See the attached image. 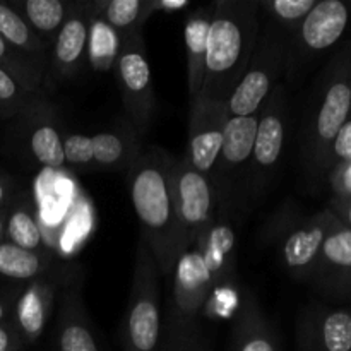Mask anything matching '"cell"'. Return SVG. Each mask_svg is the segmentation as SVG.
<instances>
[{"label": "cell", "mask_w": 351, "mask_h": 351, "mask_svg": "<svg viewBox=\"0 0 351 351\" xmlns=\"http://www.w3.org/2000/svg\"><path fill=\"white\" fill-rule=\"evenodd\" d=\"M10 194H12V189H10V180L9 178H0V211H2L3 206L9 202Z\"/></svg>", "instance_id": "obj_34"}, {"label": "cell", "mask_w": 351, "mask_h": 351, "mask_svg": "<svg viewBox=\"0 0 351 351\" xmlns=\"http://www.w3.org/2000/svg\"><path fill=\"white\" fill-rule=\"evenodd\" d=\"M93 5L88 2H72L67 19L55 34L48 53L47 72L51 79L74 77L84 65L89 47Z\"/></svg>", "instance_id": "obj_13"}, {"label": "cell", "mask_w": 351, "mask_h": 351, "mask_svg": "<svg viewBox=\"0 0 351 351\" xmlns=\"http://www.w3.org/2000/svg\"><path fill=\"white\" fill-rule=\"evenodd\" d=\"M0 36L14 47L23 51L29 58L45 67L48 65V45L34 33L29 24L21 17L17 10H14L9 3L0 2Z\"/></svg>", "instance_id": "obj_25"}, {"label": "cell", "mask_w": 351, "mask_h": 351, "mask_svg": "<svg viewBox=\"0 0 351 351\" xmlns=\"http://www.w3.org/2000/svg\"><path fill=\"white\" fill-rule=\"evenodd\" d=\"M24 341L12 322L0 324V351H23Z\"/></svg>", "instance_id": "obj_32"}, {"label": "cell", "mask_w": 351, "mask_h": 351, "mask_svg": "<svg viewBox=\"0 0 351 351\" xmlns=\"http://www.w3.org/2000/svg\"><path fill=\"white\" fill-rule=\"evenodd\" d=\"M257 115L226 117L223 129L221 149L211 171V182L218 192L219 204L232 192V185L247 178L254 143H256Z\"/></svg>", "instance_id": "obj_11"}, {"label": "cell", "mask_w": 351, "mask_h": 351, "mask_svg": "<svg viewBox=\"0 0 351 351\" xmlns=\"http://www.w3.org/2000/svg\"><path fill=\"white\" fill-rule=\"evenodd\" d=\"M171 191L178 225L184 233L185 245L191 247L218 218V192L211 178L191 167L187 158H175L171 168Z\"/></svg>", "instance_id": "obj_8"}, {"label": "cell", "mask_w": 351, "mask_h": 351, "mask_svg": "<svg viewBox=\"0 0 351 351\" xmlns=\"http://www.w3.org/2000/svg\"><path fill=\"white\" fill-rule=\"evenodd\" d=\"M311 281L331 298H348L351 288V228L335 216L315 261Z\"/></svg>", "instance_id": "obj_14"}, {"label": "cell", "mask_w": 351, "mask_h": 351, "mask_svg": "<svg viewBox=\"0 0 351 351\" xmlns=\"http://www.w3.org/2000/svg\"><path fill=\"white\" fill-rule=\"evenodd\" d=\"M225 103L199 99L191 108L189 144L184 156L199 173L211 177V171L221 149L225 129Z\"/></svg>", "instance_id": "obj_15"}, {"label": "cell", "mask_w": 351, "mask_h": 351, "mask_svg": "<svg viewBox=\"0 0 351 351\" xmlns=\"http://www.w3.org/2000/svg\"><path fill=\"white\" fill-rule=\"evenodd\" d=\"M257 0H216L206 43L204 82L199 99L225 103L242 79L259 36Z\"/></svg>", "instance_id": "obj_2"}, {"label": "cell", "mask_w": 351, "mask_h": 351, "mask_svg": "<svg viewBox=\"0 0 351 351\" xmlns=\"http://www.w3.org/2000/svg\"><path fill=\"white\" fill-rule=\"evenodd\" d=\"M300 351H351V314L346 307L314 305L298 324Z\"/></svg>", "instance_id": "obj_17"}, {"label": "cell", "mask_w": 351, "mask_h": 351, "mask_svg": "<svg viewBox=\"0 0 351 351\" xmlns=\"http://www.w3.org/2000/svg\"><path fill=\"white\" fill-rule=\"evenodd\" d=\"M33 96L5 69L0 67V108L3 110V115L10 117L19 110H24Z\"/></svg>", "instance_id": "obj_31"}, {"label": "cell", "mask_w": 351, "mask_h": 351, "mask_svg": "<svg viewBox=\"0 0 351 351\" xmlns=\"http://www.w3.org/2000/svg\"><path fill=\"white\" fill-rule=\"evenodd\" d=\"M55 304V283L40 276L26 285L14 304V324L24 345L36 343L47 329Z\"/></svg>", "instance_id": "obj_18"}, {"label": "cell", "mask_w": 351, "mask_h": 351, "mask_svg": "<svg viewBox=\"0 0 351 351\" xmlns=\"http://www.w3.org/2000/svg\"><path fill=\"white\" fill-rule=\"evenodd\" d=\"M335 215L331 209L315 213L298 221L281 242V261L288 273L298 281H311L322 242L329 232Z\"/></svg>", "instance_id": "obj_16"}, {"label": "cell", "mask_w": 351, "mask_h": 351, "mask_svg": "<svg viewBox=\"0 0 351 351\" xmlns=\"http://www.w3.org/2000/svg\"><path fill=\"white\" fill-rule=\"evenodd\" d=\"M48 257L40 252H27L9 242H0V276L16 281H31L43 276Z\"/></svg>", "instance_id": "obj_28"}, {"label": "cell", "mask_w": 351, "mask_h": 351, "mask_svg": "<svg viewBox=\"0 0 351 351\" xmlns=\"http://www.w3.org/2000/svg\"><path fill=\"white\" fill-rule=\"evenodd\" d=\"M113 67L129 125L137 134H143L149 127L154 113L153 79L143 31H136L120 40Z\"/></svg>", "instance_id": "obj_7"}, {"label": "cell", "mask_w": 351, "mask_h": 351, "mask_svg": "<svg viewBox=\"0 0 351 351\" xmlns=\"http://www.w3.org/2000/svg\"><path fill=\"white\" fill-rule=\"evenodd\" d=\"M232 351H278V336L249 295L237 315Z\"/></svg>", "instance_id": "obj_22"}, {"label": "cell", "mask_w": 351, "mask_h": 351, "mask_svg": "<svg viewBox=\"0 0 351 351\" xmlns=\"http://www.w3.org/2000/svg\"><path fill=\"white\" fill-rule=\"evenodd\" d=\"M137 136L130 125L95 136L71 134L64 139L65 165L72 168H127L141 149Z\"/></svg>", "instance_id": "obj_10"}, {"label": "cell", "mask_w": 351, "mask_h": 351, "mask_svg": "<svg viewBox=\"0 0 351 351\" xmlns=\"http://www.w3.org/2000/svg\"><path fill=\"white\" fill-rule=\"evenodd\" d=\"M194 243L201 250L216 287H226L235 267V232L228 219L219 218L218 215L213 225Z\"/></svg>", "instance_id": "obj_19"}, {"label": "cell", "mask_w": 351, "mask_h": 351, "mask_svg": "<svg viewBox=\"0 0 351 351\" xmlns=\"http://www.w3.org/2000/svg\"><path fill=\"white\" fill-rule=\"evenodd\" d=\"M315 2L317 0H264L259 2V9L266 10V19H271L290 34L311 12Z\"/></svg>", "instance_id": "obj_30"}, {"label": "cell", "mask_w": 351, "mask_h": 351, "mask_svg": "<svg viewBox=\"0 0 351 351\" xmlns=\"http://www.w3.org/2000/svg\"><path fill=\"white\" fill-rule=\"evenodd\" d=\"M21 14L31 29L50 47L55 34L71 12L72 2L67 0H17L9 3Z\"/></svg>", "instance_id": "obj_23"}, {"label": "cell", "mask_w": 351, "mask_h": 351, "mask_svg": "<svg viewBox=\"0 0 351 351\" xmlns=\"http://www.w3.org/2000/svg\"><path fill=\"white\" fill-rule=\"evenodd\" d=\"M98 5L101 7L99 17L112 27L119 40L143 31V24L149 14L160 7L153 0H108Z\"/></svg>", "instance_id": "obj_27"}, {"label": "cell", "mask_w": 351, "mask_h": 351, "mask_svg": "<svg viewBox=\"0 0 351 351\" xmlns=\"http://www.w3.org/2000/svg\"><path fill=\"white\" fill-rule=\"evenodd\" d=\"M160 273L153 254L143 239L137 243L129 304L122 322L125 351H158L161 341Z\"/></svg>", "instance_id": "obj_5"}, {"label": "cell", "mask_w": 351, "mask_h": 351, "mask_svg": "<svg viewBox=\"0 0 351 351\" xmlns=\"http://www.w3.org/2000/svg\"><path fill=\"white\" fill-rule=\"evenodd\" d=\"M58 351H99L91 321L82 305L79 287H71L62 298L57 326Z\"/></svg>", "instance_id": "obj_20"}, {"label": "cell", "mask_w": 351, "mask_h": 351, "mask_svg": "<svg viewBox=\"0 0 351 351\" xmlns=\"http://www.w3.org/2000/svg\"><path fill=\"white\" fill-rule=\"evenodd\" d=\"M351 86H350V58L335 60L321 96L315 99L305 123L304 132V167L308 180L322 182L328 177L329 154L332 141L346 122H350Z\"/></svg>", "instance_id": "obj_3"}, {"label": "cell", "mask_w": 351, "mask_h": 351, "mask_svg": "<svg viewBox=\"0 0 351 351\" xmlns=\"http://www.w3.org/2000/svg\"><path fill=\"white\" fill-rule=\"evenodd\" d=\"M213 16V3L194 10L185 21L184 40L187 50V82L191 108L199 101L204 82L206 43H208L209 23Z\"/></svg>", "instance_id": "obj_21"}, {"label": "cell", "mask_w": 351, "mask_h": 351, "mask_svg": "<svg viewBox=\"0 0 351 351\" xmlns=\"http://www.w3.org/2000/svg\"><path fill=\"white\" fill-rule=\"evenodd\" d=\"M7 242L27 252L43 254V232L38 223L33 204L24 195H17L9 211H5Z\"/></svg>", "instance_id": "obj_24"}, {"label": "cell", "mask_w": 351, "mask_h": 351, "mask_svg": "<svg viewBox=\"0 0 351 351\" xmlns=\"http://www.w3.org/2000/svg\"><path fill=\"white\" fill-rule=\"evenodd\" d=\"M9 305L5 304L3 300H0V324H3V322H7V314H9Z\"/></svg>", "instance_id": "obj_35"}, {"label": "cell", "mask_w": 351, "mask_h": 351, "mask_svg": "<svg viewBox=\"0 0 351 351\" xmlns=\"http://www.w3.org/2000/svg\"><path fill=\"white\" fill-rule=\"evenodd\" d=\"M171 298L167 322L161 328L158 351H175L201 332L199 317L213 291L218 290L195 243L185 249L171 269Z\"/></svg>", "instance_id": "obj_4"}, {"label": "cell", "mask_w": 351, "mask_h": 351, "mask_svg": "<svg viewBox=\"0 0 351 351\" xmlns=\"http://www.w3.org/2000/svg\"><path fill=\"white\" fill-rule=\"evenodd\" d=\"M175 158L160 147L139 149L127 167L130 201L141 239L153 254L160 276H170L177 257L189 249L175 211L171 168Z\"/></svg>", "instance_id": "obj_1"}, {"label": "cell", "mask_w": 351, "mask_h": 351, "mask_svg": "<svg viewBox=\"0 0 351 351\" xmlns=\"http://www.w3.org/2000/svg\"><path fill=\"white\" fill-rule=\"evenodd\" d=\"M274 26L266 24L259 27L256 50L249 65L225 101L226 117L257 115L264 99L281 82V75L290 62V43L283 29L278 24Z\"/></svg>", "instance_id": "obj_6"}, {"label": "cell", "mask_w": 351, "mask_h": 351, "mask_svg": "<svg viewBox=\"0 0 351 351\" xmlns=\"http://www.w3.org/2000/svg\"><path fill=\"white\" fill-rule=\"evenodd\" d=\"M175 351H211V346L208 345V341L204 339L202 332H197V335L192 336L185 345H182L180 348Z\"/></svg>", "instance_id": "obj_33"}, {"label": "cell", "mask_w": 351, "mask_h": 351, "mask_svg": "<svg viewBox=\"0 0 351 351\" xmlns=\"http://www.w3.org/2000/svg\"><path fill=\"white\" fill-rule=\"evenodd\" d=\"M350 10L341 0H317L311 12L288 34L290 60L314 57L335 47L348 26Z\"/></svg>", "instance_id": "obj_12"}, {"label": "cell", "mask_w": 351, "mask_h": 351, "mask_svg": "<svg viewBox=\"0 0 351 351\" xmlns=\"http://www.w3.org/2000/svg\"><path fill=\"white\" fill-rule=\"evenodd\" d=\"M3 232H5V211H0V242L3 239Z\"/></svg>", "instance_id": "obj_36"}, {"label": "cell", "mask_w": 351, "mask_h": 351, "mask_svg": "<svg viewBox=\"0 0 351 351\" xmlns=\"http://www.w3.org/2000/svg\"><path fill=\"white\" fill-rule=\"evenodd\" d=\"M27 144H29L31 154L40 165L51 170H60L65 167L64 141L47 113L41 117H31Z\"/></svg>", "instance_id": "obj_26"}, {"label": "cell", "mask_w": 351, "mask_h": 351, "mask_svg": "<svg viewBox=\"0 0 351 351\" xmlns=\"http://www.w3.org/2000/svg\"><path fill=\"white\" fill-rule=\"evenodd\" d=\"M288 129V98L283 82L274 86L257 112L256 143L250 160L249 178L250 194L256 197L267 185L271 173L280 163L285 149Z\"/></svg>", "instance_id": "obj_9"}, {"label": "cell", "mask_w": 351, "mask_h": 351, "mask_svg": "<svg viewBox=\"0 0 351 351\" xmlns=\"http://www.w3.org/2000/svg\"><path fill=\"white\" fill-rule=\"evenodd\" d=\"M0 67L5 69L31 95H36L47 72L45 67H41L33 58L10 47L2 36H0Z\"/></svg>", "instance_id": "obj_29"}]
</instances>
